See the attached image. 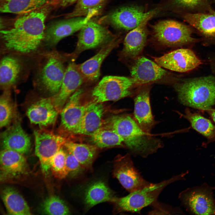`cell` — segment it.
I'll return each mask as SVG.
<instances>
[{
	"label": "cell",
	"instance_id": "d6986e66",
	"mask_svg": "<svg viewBox=\"0 0 215 215\" xmlns=\"http://www.w3.org/2000/svg\"><path fill=\"white\" fill-rule=\"evenodd\" d=\"M130 73L135 85H142L161 79L166 71L156 63L141 56L135 60Z\"/></svg>",
	"mask_w": 215,
	"mask_h": 215
},
{
	"label": "cell",
	"instance_id": "9a60e30c",
	"mask_svg": "<svg viewBox=\"0 0 215 215\" xmlns=\"http://www.w3.org/2000/svg\"><path fill=\"white\" fill-rule=\"evenodd\" d=\"M85 80L76 64L70 63L65 69L62 85L58 92L52 97L53 102L61 112L67 100L82 85Z\"/></svg>",
	"mask_w": 215,
	"mask_h": 215
},
{
	"label": "cell",
	"instance_id": "6da1fadb",
	"mask_svg": "<svg viewBox=\"0 0 215 215\" xmlns=\"http://www.w3.org/2000/svg\"><path fill=\"white\" fill-rule=\"evenodd\" d=\"M53 9L51 2L28 13L18 15L6 26L0 35L8 49L22 53L36 50L44 40L45 22Z\"/></svg>",
	"mask_w": 215,
	"mask_h": 215
},
{
	"label": "cell",
	"instance_id": "7a4b0ae2",
	"mask_svg": "<svg viewBox=\"0 0 215 215\" xmlns=\"http://www.w3.org/2000/svg\"><path fill=\"white\" fill-rule=\"evenodd\" d=\"M109 122L108 127L119 135L133 154L145 158L162 146L159 141L142 130L133 118L129 115L114 116Z\"/></svg>",
	"mask_w": 215,
	"mask_h": 215
},
{
	"label": "cell",
	"instance_id": "836d02e7",
	"mask_svg": "<svg viewBox=\"0 0 215 215\" xmlns=\"http://www.w3.org/2000/svg\"><path fill=\"white\" fill-rule=\"evenodd\" d=\"M184 116L194 129L209 139H215V126L208 119L199 114L191 112L188 109L185 110Z\"/></svg>",
	"mask_w": 215,
	"mask_h": 215
},
{
	"label": "cell",
	"instance_id": "ba28073f",
	"mask_svg": "<svg viewBox=\"0 0 215 215\" xmlns=\"http://www.w3.org/2000/svg\"><path fill=\"white\" fill-rule=\"evenodd\" d=\"M34 135L35 154L39 159L42 172L47 175L50 170L51 159L67 141L62 136L43 129L35 131Z\"/></svg>",
	"mask_w": 215,
	"mask_h": 215
},
{
	"label": "cell",
	"instance_id": "60d3db41",
	"mask_svg": "<svg viewBox=\"0 0 215 215\" xmlns=\"http://www.w3.org/2000/svg\"><path fill=\"white\" fill-rule=\"evenodd\" d=\"M213 3L215 4V0H212Z\"/></svg>",
	"mask_w": 215,
	"mask_h": 215
},
{
	"label": "cell",
	"instance_id": "74e56055",
	"mask_svg": "<svg viewBox=\"0 0 215 215\" xmlns=\"http://www.w3.org/2000/svg\"><path fill=\"white\" fill-rule=\"evenodd\" d=\"M66 165L68 175L72 177L79 175L85 169L75 156L69 152L66 154Z\"/></svg>",
	"mask_w": 215,
	"mask_h": 215
},
{
	"label": "cell",
	"instance_id": "2e32d148",
	"mask_svg": "<svg viewBox=\"0 0 215 215\" xmlns=\"http://www.w3.org/2000/svg\"><path fill=\"white\" fill-rule=\"evenodd\" d=\"M84 90L78 89L69 97L61 111V125L65 130L74 133L85 111L87 104L81 103Z\"/></svg>",
	"mask_w": 215,
	"mask_h": 215
},
{
	"label": "cell",
	"instance_id": "3957f363",
	"mask_svg": "<svg viewBox=\"0 0 215 215\" xmlns=\"http://www.w3.org/2000/svg\"><path fill=\"white\" fill-rule=\"evenodd\" d=\"M185 105L206 110L215 104V78L211 76L190 79L175 86Z\"/></svg>",
	"mask_w": 215,
	"mask_h": 215
},
{
	"label": "cell",
	"instance_id": "30bf717a",
	"mask_svg": "<svg viewBox=\"0 0 215 215\" xmlns=\"http://www.w3.org/2000/svg\"><path fill=\"white\" fill-rule=\"evenodd\" d=\"M159 12L156 8L147 11L141 6H127L115 10L105 17L104 19L116 28L130 30L136 27L148 16Z\"/></svg>",
	"mask_w": 215,
	"mask_h": 215
},
{
	"label": "cell",
	"instance_id": "4dcf8cb0",
	"mask_svg": "<svg viewBox=\"0 0 215 215\" xmlns=\"http://www.w3.org/2000/svg\"><path fill=\"white\" fill-rule=\"evenodd\" d=\"M85 168L90 169L97 152L94 145L66 141L64 145Z\"/></svg>",
	"mask_w": 215,
	"mask_h": 215
},
{
	"label": "cell",
	"instance_id": "7402d4cb",
	"mask_svg": "<svg viewBox=\"0 0 215 215\" xmlns=\"http://www.w3.org/2000/svg\"><path fill=\"white\" fill-rule=\"evenodd\" d=\"M59 112L50 97L35 102L28 107L26 113L31 123L47 126L55 123Z\"/></svg>",
	"mask_w": 215,
	"mask_h": 215
},
{
	"label": "cell",
	"instance_id": "5b68a950",
	"mask_svg": "<svg viewBox=\"0 0 215 215\" xmlns=\"http://www.w3.org/2000/svg\"><path fill=\"white\" fill-rule=\"evenodd\" d=\"M152 36L159 43L168 46H178L195 43L200 39L193 37L196 33L189 24L172 19L159 21L152 25Z\"/></svg>",
	"mask_w": 215,
	"mask_h": 215
},
{
	"label": "cell",
	"instance_id": "8fae6325",
	"mask_svg": "<svg viewBox=\"0 0 215 215\" xmlns=\"http://www.w3.org/2000/svg\"><path fill=\"white\" fill-rule=\"evenodd\" d=\"M116 39L105 27L90 20L80 30L75 55L85 50L102 47Z\"/></svg>",
	"mask_w": 215,
	"mask_h": 215
},
{
	"label": "cell",
	"instance_id": "8d00e7d4",
	"mask_svg": "<svg viewBox=\"0 0 215 215\" xmlns=\"http://www.w3.org/2000/svg\"><path fill=\"white\" fill-rule=\"evenodd\" d=\"M67 153L61 148L51 160L50 170L52 175L56 178L62 179L68 175L66 165Z\"/></svg>",
	"mask_w": 215,
	"mask_h": 215
},
{
	"label": "cell",
	"instance_id": "f35d334b",
	"mask_svg": "<svg viewBox=\"0 0 215 215\" xmlns=\"http://www.w3.org/2000/svg\"><path fill=\"white\" fill-rule=\"evenodd\" d=\"M78 0H53V4L54 9L64 8L76 3Z\"/></svg>",
	"mask_w": 215,
	"mask_h": 215
},
{
	"label": "cell",
	"instance_id": "484cf974",
	"mask_svg": "<svg viewBox=\"0 0 215 215\" xmlns=\"http://www.w3.org/2000/svg\"><path fill=\"white\" fill-rule=\"evenodd\" d=\"M104 108L102 103L87 104L83 116L74 133L91 136L102 128Z\"/></svg>",
	"mask_w": 215,
	"mask_h": 215
},
{
	"label": "cell",
	"instance_id": "83f0119b",
	"mask_svg": "<svg viewBox=\"0 0 215 215\" xmlns=\"http://www.w3.org/2000/svg\"><path fill=\"white\" fill-rule=\"evenodd\" d=\"M1 197L9 214L15 215L31 214L27 203L15 189L10 187L5 188L2 191Z\"/></svg>",
	"mask_w": 215,
	"mask_h": 215
},
{
	"label": "cell",
	"instance_id": "d6a6232c",
	"mask_svg": "<svg viewBox=\"0 0 215 215\" xmlns=\"http://www.w3.org/2000/svg\"><path fill=\"white\" fill-rule=\"evenodd\" d=\"M90 136V141L97 148H104L122 146L123 139L114 130L101 128Z\"/></svg>",
	"mask_w": 215,
	"mask_h": 215
},
{
	"label": "cell",
	"instance_id": "f1b7e54d",
	"mask_svg": "<svg viewBox=\"0 0 215 215\" xmlns=\"http://www.w3.org/2000/svg\"><path fill=\"white\" fill-rule=\"evenodd\" d=\"M116 198L107 184L100 180L90 185L87 188L85 194V203L88 208L102 202H114Z\"/></svg>",
	"mask_w": 215,
	"mask_h": 215
},
{
	"label": "cell",
	"instance_id": "4316f807",
	"mask_svg": "<svg viewBox=\"0 0 215 215\" xmlns=\"http://www.w3.org/2000/svg\"><path fill=\"white\" fill-rule=\"evenodd\" d=\"M21 62L10 56L4 57L0 64V84L4 90L9 89L16 82L22 70Z\"/></svg>",
	"mask_w": 215,
	"mask_h": 215
},
{
	"label": "cell",
	"instance_id": "5bb4252c",
	"mask_svg": "<svg viewBox=\"0 0 215 215\" xmlns=\"http://www.w3.org/2000/svg\"><path fill=\"white\" fill-rule=\"evenodd\" d=\"M65 69L59 59L54 56L49 57L39 76L40 83L44 89L50 94H56L61 87Z\"/></svg>",
	"mask_w": 215,
	"mask_h": 215
},
{
	"label": "cell",
	"instance_id": "ac0fdd59",
	"mask_svg": "<svg viewBox=\"0 0 215 215\" xmlns=\"http://www.w3.org/2000/svg\"><path fill=\"white\" fill-rule=\"evenodd\" d=\"M150 92V87H145L136 93L134 100L133 117L141 129L149 134L156 124L151 110Z\"/></svg>",
	"mask_w": 215,
	"mask_h": 215
},
{
	"label": "cell",
	"instance_id": "9c48e42d",
	"mask_svg": "<svg viewBox=\"0 0 215 215\" xmlns=\"http://www.w3.org/2000/svg\"><path fill=\"white\" fill-rule=\"evenodd\" d=\"M113 175L130 193L142 189L151 184L141 176L129 154L119 156L116 158Z\"/></svg>",
	"mask_w": 215,
	"mask_h": 215
},
{
	"label": "cell",
	"instance_id": "d590c367",
	"mask_svg": "<svg viewBox=\"0 0 215 215\" xmlns=\"http://www.w3.org/2000/svg\"><path fill=\"white\" fill-rule=\"evenodd\" d=\"M41 210L43 214L48 215H66L70 213L64 202L56 196L46 199L42 205Z\"/></svg>",
	"mask_w": 215,
	"mask_h": 215
},
{
	"label": "cell",
	"instance_id": "e0dca14e",
	"mask_svg": "<svg viewBox=\"0 0 215 215\" xmlns=\"http://www.w3.org/2000/svg\"><path fill=\"white\" fill-rule=\"evenodd\" d=\"M212 0H160L156 8L159 12L169 11L179 15L211 12Z\"/></svg>",
	"mask_w": 215,
	"mask_h": 215
},
{
	"label": "cell",
	"instance_id": "ffe728a7",
	"mask_svg": "<svg viewBox=\"0 0 215 215\" xmlns=\"http://www.w3.org/2000/svg\"><path fill=\"white\" fill-rule=\"evenodd\" d=\"M1 139L3 149L11 150L23 154L30 148V138L18 120L16 121L2 133Z\"/></svg>",
	"mask_w": 215,
	"mask_h": 215
},
{
	"label": "cell",
	"instance_id": "277c9868",
	"mask_svg": "<svg viewBox=\"0 0 215 215\" xmlns=\"http://www.w3.org/2000/svg\"><path fill=\"white\" fill-rule=\"evenodd\" d=\"M187 173H181L157 183H151L142 189L130 193L126 196L116 197L114 202L117 211L139 213L143 208L154 205L158 202L159 195L165 187L175 181L183 179Z\"/></svg>",
	"mask_w": 215,
	"mask_h": 215
},
{
	"label": "cell",
	"instance_id": "44dd1931",
	"mask_svg": "<svg viewBox=\"0 0 215 215\" xmlns=\"http://www.w3.org/2000/svg\"><path fill=\"white\" fill-rule=\"evenodd\" d=\"M156 14H153L148 16L127 34L125 38L122 51V53L125 57L133 58L142 52L149 33L148 23Z\"/></svg>",
	"mask_w": 215,
	"mask_h": 215
},
{
	"label": "cell",
	"instance_id": "1f68e13d",
	"mask_svg": "<svg viewBox=\"0 0 215 215\" xmlns=\"http://www.w3.org/2000/svg\"><path fill=\"white\" fill-rule=\"evenodd\" d=\"M106 0H78L72 11L67 14L66 19L97 15L102 10Z\"/></svg>",
	"mask_w": 215,
	"mask_h": 215
},
{
	"label": "cell",
	"instance_id": "d4e9b609",
	"mask_svg": "<svg viewBox=\"0 0 215 215\" xmlns=\"http://www.w3.org/2000/svg\"><path fill=\"white\" fill-rule=\"evenodd\" d=\"M116 39L102 47L95 55L77 67L85 80L91 82L96 81L100 75V68L103 61L117 45Z\"/></svg>",
	"mask_w": 215,
	"mask_h": 215
},
{
	"label": "cell",
	"instance_id": "52a82bcc",
	"mask_svg": "<svg viewBox=\"0 0 215 215\" xmlns=\"http://www.w3.org/2000/svg\"><path fill=\"white\" fill-rule=\"evenodd\" d=\"M214 188L204 184L186 189L179 194V198L191 214L215 215V199L213 192Z\"/></svg>",
	"mask_w": 215,
	"mask_h": 215
},
{
	"label": "cell",
	"instance_id": "7c38bea8",
	"mask_svg": "<svg viewBox=\"0 0 215 215\" xmlns=\"http://www.w3.org/2000/svg\"><path fill=\"white\" fill-rule=\"evenodd\" d=\"M158 65L170 70L185 72L193 70L202 64L194 52L188 49H178L154 58Z\"/></svg>",
	"mask_w": 215,
	"mask_h": 215
},
{
	"label": "cell",
	"instance_id": "4fadbf2b",
	"mask_svg": "<svg viewBox=\"0 0 215 215\" xmlns=\"http://www.w3.org/2000/svg\"><path fill=\"white\" fill-rule=\"evenodd\" d=\"M91 17H74L53 22L45 29L44 40L48 45H55L63 38L80 30Z\"/></svg>",
	"mask_w": 215,
	"mask_h": 215
},
{
	"label": "cell",
	"instance_id": "cb8c5ba5",
	"mask_svg": "<svg viewBox=\"0 0 215 215\" xmlns=\"http://www.w3.org/2000/svg\"><path fill=\"white\" fill-rule=\"evenodd\" d=\"M1 179L16 177L25 174L27 165L23 154L13 150L3 149L0 153Z\"/></svg>",
	"mask_w": 215,
	"mask_h": 215
},
{
	"label": "cell",
	"instance_id": "8992f818",
	"mask_svg": "<svg viewBox=\"0 0 215 215\" xmlns=\"http://www.w3.org/2000/svg\"><path fill=\"white\" fill-rule=\"evenodd\" d=\"M135 85L132 78L107 76L103 77L91 91L93 102L102 103L116 101L132 96Z\"/></svg>",
	"mask_w": 215,
	"mask_h": 215
},
{
	"label": "cell",
	"instance_id": "f546056e",
	"mask_svg": "<svg viewBox=\"0 0 215 215\" xmlns=\"http://www.w3.org/2000/svg\"><path fill=\"white\" fill-rule=\"evenodd\" d=\"M53 0H0V10L3 13L19 15L40 8Z\"/></svg>",
	"mask_w": 215,
	"mask_h": 215
},
{
	"label": "cell",
	"instance_id": "603a6c76",
	"mask_svg": "<svg viewBox=\"0 0 215 215\" xmlns=\"http://www.w3.org/2000/svg\"><path fill=\"white\" fill-rule=\"evenodd\" d=\"M180 16L192 27L202 39L215 44V10L205 13H188Z\"/></svg>",
	"mask_w": 215,
	"mask_h": 215
},
{
	"label": "cell",
	"instance_id": "e575fe53",
	"mask_svg": "<svg viewBox=\"0 0 215 215\" xmlns=\"http://www.w3.org/2000/svg\"><path fill=\"white\" fill-rule=\"evenodd\" d=\"M14 107L11 98L9 89L5 90L0 99V127L2 128L8 125L14 115Z\"/></svg>",
	"mask_w": 215,
	"mask_h": 215
},
{
	"label": "cell",
	"instance_id": "ab89813d",
	"mask_svg": "<svg viewBox=\"0 0 215 215\" xmlns=\"http://www.w3.org/2000/svg\"><path fill=\"white\" fill-rule=\"evenodd\" d=\"M206 110L215 122V109L210 108Z\"/></svg>",
	"mask_w": 215,
	"mask_h": 215
}]
</instances>
